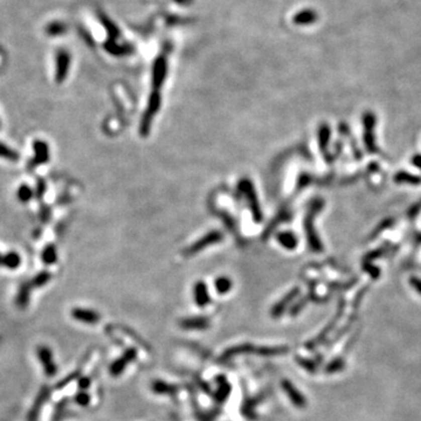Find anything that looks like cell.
<instances>
[{
  "mask_svg": "<svg viewBox=\"0 0 421 421\" xmlns=\"http://www.w3.org/2000/svg\"><path fill=\"white\" fill-rule=\"evenodd\" d=\"M21 259L20 255L16 252H10L4 255L3 258V266L10 269H16L20 266Z\"/></svg>",
  "mask_w": 421,
  "mask_h": 421,
  "instance_id": "cell-18",
  "label": "cell"
},
{
  "mask_svg": "<svg viewBox=\"0 0 421 421\" xmlns=\"http://www.w3.org/2000/svg\"><path fill=\"white\" fill-rule=\"evenodd\" d=\"M152 390L157 394H167V395H173L177 393L178 387L174 386V385L167 384L165 381L162 380H155L152 384Z\"/></svg>",
  "mask_w": 421,
  "mask_h": 421,
  "instance_id": "cell-16",
  "label": "cell"
},
{
  "mask_svg": "<svg viewBox=\"0 0 421 421\" xmlns=\"http://www.w3.org/2000/svg\"><path fill=\"white\" fill-rule=\"evenodd\" d=\"M221 240H223V234H221L219 231L211 232V233L206 234L205 237H202L200 240L195 241L193 245H191L190 247L185 249V255L197 254L198 252H200L206 247H208V246L217 244V242H219Z\"/></svg>",
  "mask_w": 421,
  "mask_h": 421,
  "instance_id": "cell-4",
  "label": "cell"
},
{
  "mask_svg": "<svg viewBox=\"0 0 421 421\" xmlns=\"http://www.w3.org/2000/svg\"><path fill=\"white\" fill-rule=\"evenodd\" d=\"M159 108H160V94L158 92V90H153L152 94L150 95L148 108H146L145 114L142 120L140 133L143 135V136H146V135L149 134L150 126H151V121L153 117H155L157 112L159 110Z\"/></svg>",
  "mask_w": 421,
  "mask_h": 421,
  "instance_id": "cell-3",
  "label": "cell"
},
{
  "mask_svg": "<svg viewBox=\"0 0 421 421\" xmlns=\"http://www.w3.org/2000/svg\"><path fill=\"white\" fill-rule=\"evenodd\" d=\"M51 279V275H49L48 273H40L38 276H35V279L32 281V283H33L35 287H41V285H44L47 283V282Z\"/></svg>",
  "mask_w": 421,
  "mask_h": 421,
  "instance_id": "cell-27",
  "label": "cell"
},
{
  "mask_svg": "<svg viewBox=\"0 0 421 421\" xmlns=\"http://www.w3.org/2000/svg\"><path fill=\"white\" fill-rule=\"evenodd\" d=\"M232 285H233V283H232L231 279H228L227 276H219L214 281V287H216L217 291L221 295L227 294L232 289Z\"/></svg>",
  "mask_w": 421,
  "mask_h": 421,
  "instance_id": "cell-19",
  "label": "cell"
},
{
  "mask_svg": "<svg viewBox=\"0 0 421 421\" xmlns=\"http://www.w3.org/2000/svg\"><path fill=\"white\" fill-rule=\"evenodd\" d=\"M89 385H90V379H89V378H82V379L78 381V386H80L82 390H83V388H88Z\"/></svg>",
  "mask_w": 421,
  "mask_h": 421,
  "instance_id": "cell-29",
  "label": "cell"
},
{
  "mask_svg": "<svg viewBox=\"0 0 421 421\" xmlns=\"http://www.w3.org/2000/svg\"><path fill=\"white\" fill-rule=\"evenodd\" d=\"M42 260L47 265H52V263H54L58 260V254H56L54 246H48V247L45 248L44 253H42Z\"/></svg>",
  "mask_w": 421,
  "mask_h": 421,
  "instance_id": "cell-23",
  "label": "cell"
},
{
  "mask_svg": "<svg viewBox=\"0 0 421 421\" xmlns=\"http://www.w3.org/2000/svg\"><path fill=\"white\" fill-rule=\"evenodd\" d=\"M239 188H240V191L246 195V199H247L249 207H251L254 220L256 221V223H260L263 217H262L261 209H260L258 198H256L254 186H253L251 180L242 179L240 183H239Z\"/></svg>",
  "mask_w": 421,
  "mask_h": 421,
  "instance_id": "cell-2",
  "label": "cell"
},
{
  "mask_svg": "<svg viewBox=\"0 0 421 421\" xmlns=\"http://www.w3.org/2000/svg\"><path fill=\"white\" fill-rule=\"evenodd\" d=\"M71 316L74 317V320L87 324H96L101 320V316H99L98 312L94 311V310L82 308H75L71 310Z\"/></svg>",
  "mask_w": 421,
  "mask_h": 421,
  "instance_id": "cell-9",
  "label": "cell"
},
{
  "mask_svg": "<svg viewBox=\"0 0 421 421\" xmlns=\"http://www.w3.org/2000/svg\"><path fill=\"white\" fill-rule=\"evenodd\" d=\"M32 195H33V191H32L31 187L27 186V185H23V186H20L19 190H18V199L23 202L31 200Z\"/></svg>",
  "mask_w": 421,
  "mask_h": 421,
  "instance_id": "cell-26",
  "label": "cell"
},
{
  "mask_svg": "<svg viewBox=\"0 0 421 421\" xmlns=\"http://www.w3.org/2000/svg\"><path fill=\"white\" fill-rule=\"evenodd\" d=\"M167 65L166 60L164 58H158L155 61L152 70V85L155 90H158L163 85V82L166 77Z\"/></svg>",
  "mask_w": 421,
  "mask_h": 421,
  "instance_id": "cell-6",
  "label": "cell"
},
{
  "mask_svg": "<svg viewBox=\"0 0 421 421\" xmlns=\"http://www.w3.org/2000/svg\"><path fill=\"white\" fill-rule=\"evenodd\" d=\"M296 362H297L299 365L302 367H304L306 371H309V372L311 373H315L317 371V364L315 362H312V360H309L306 358H303V357H296Z\"/></svg>",
  "mask_w": 421,
  "mask_h": 421,
  "instance_id": "cell-25",
  "label": "cell"
},
{
  "mask_svg": "<svg viewBox=\"0 0 421 421\" xmlns=\"http://www.w3.org/2000/svg\"><path fill=\"white\" fill-rule=\"evenodd\" d=\"M180 327L185 330H205L209 327V321L206 317H188L181 320Z\"/></svg>",
  "mask_w": 421,
  "mask_h": 421,
  "instance_id": "cell-10",
  "label": "cell"
},
{
  "mask_svg": "<svg viewBox=\"0 0 421 421\" xmlns=\"http://www.w3.org/2000/svg\"><path fill=\"white\" fill-rule=\"evenodd\" d=\"M136 358H137L136 349H134V348L128 349V350H126V352L123 353V356L121 357V358L115 360V362L112 364V366H110V374L114 377L120 376V374L126 370L128 364L134 362Z\"/></svg>",
  "mask_w": 421,
  "mask_h": 421,
  "instance_id": "cell-5",
  "label": "cell"
},
{
  "mask_svg": "<svg viewBox=\"0 0 421 421\" xmlns=\"http://www.w3.org/2000/svg\"><path fill=\"white\" fill-rule=\"evenodd\" d=\"M3 258L4 255H0V266H3Z\"/></svg>",
  "mask_w": 421,
  "mask_h": 421,
  "instance_id": "cell-30",
  "label": "cell"
},
{
  "mask_svg": "<svg viewBox=\"0 0 421 421\" xmlns=\"http://www.w3.org/2000/svg\"><path fill=\"white\" fill-rule=\"evenodd\" d=\"M28 298H30V285L27 283L23 284L20 287V290L18 292L17 296V303L18 305L25 306L28 303Z\"/></svg>",
  "mask_w": 421,
  "mask_h": 421,
  "instance_id": "cell-21",
  "label": "cell"
},
{
  "mask_svg": "<svg viewBox=\"0 0 421 421\" xmlns=\"http://www.w3.org/2000/svg\"><path fill=\"white\" fill-rule=\"evenodd\" d=\"M193 297L194 302L197 303L199 306H206L211 301L209 294L207 285H206L204 282H197L193 287Z\"/></svg>",
  "mask_w": 421,
  "mask_h": 421,
  "instance_id": "cell-11",
  "label": "cell"
},
{
  "mask_svg": "<svg viewBox=\"0 0 421 421\" xmlns=\"http://www.w3.org/2000/svg\"><path fill=\"white\" fill-rule=\"evenodd\" d=\"M282 388H283V391L285 392V394L288 395L289 399H290L292 404L296 407L298 408H303L306 406V400L305 398L303 397V394L299 392L297 388H296L294 385H292L291 381L289 380H282Z\"/></svg>",
  "mask_w": 421,
  "mask_h": 421,
  "instance_id": "cell-7",
  "label": "cell"
},
{
  "mask_svg": "<svg viewBox=\"0 0 421 421\" xmlns=\"http://www.w3.org/2000/svg\"><path fill=\"white\" fill-rule=\"evenodd\" d=\"M344 367H345L344 360L342 358H337V359H334L333 362H330L329 364H328V365L326 366V369H324V371H326L327 373L331 374V373L340 372V371L344 370Z\"/></svg>",
  "mask_w": 421,
  "mask_h": 421,
  "instance_id": "cell-22",
  "label": "cell"
},
{
  "mask_svg": "<svg viewBox=\"0 0 421 421\" xmlns=\"http://www.w3.org/2000/svg\"><path fill=\"white\" fill-rule=\"evenodd\" d=\"M107 51H108L110 54H114L116 56H123L133 52V48H131L130 46H120L113 44L112 47H107Z\"/></svg>",
  "mask_w": 421,
  "mask_h": 421,
  "instance_id": "cell-24",
  "label": "cell"
},
{
  "mask_svg": "<svg viewBox=\"0 0 421 421\" xmlns=\"http://www.w3.org/2000/svg\"><path fill=\"white\" fill-rule=\"evenodd\" d=\"M216 379L218 381V390L216 392V394H214V398H216V400L218 402H220L221 404V402L226 401L227 398L230 397L231 385L224 376H218Z\"/></svg>",
  "mask_w": 421,
  "mask_h": 421,
  "instance_id": "cell-12",
  "label": "cell"
},
{
  "mask_svg": "<svg viewBox=\"0 0 421 421\" xmlns=\"http://www.w3.org/2000/svg\"><path fill=\"white\" fill-rule=\"evenodd\" d=\"M297 294H298L297 289H294V290L290 291V292H289V294L285 295L284 297L282 298L280 302H277L276 304L273 306L272 311H270V313H272V316L275 317V319H276V317L281 316L282 313L284 312V310L287 309V305L292 301V299H294L296 297V295H297Z\"/></svg>",
  "mask_w": 421,
  "mask_h": 421,
  "instance_id": "cell-14",
  "label": "cell"
},
{
  "mask_svg": "<svg viewBox=\"0 0 421 421\" xmlns=\"http://www.w3.org/2000/svg\"><path fill=\"white\" fill-rule=\"evenodd\" d=\"M317 20V13L312 10H304L296 13L292 18V23L295 25H311Z\"/></svg>",
  "mask_w": 421,
  "mask_h": 421,
  "instance_id": "cell-15",
  "label": "cell"
},
{
  "mask_svg": "<svg viewBox=\"0 0 421 421\" xmlns=\"http://www.w3.org/2000/svg\"><path fill=\"white\" fill-rule=\"evenodd\" d=\"M277 240H279L281 246H283L287 249H294L297 246V240H296L295 235L290 232H282L277 235Z\"/></svg>",
  "mask_w": 421,
  "mask_h": 421,
  "instance_id": "cell-17",
  "label": "cell"
},
{
  "mask_svg": "<svg viewBox=\"0 0 421 421\" xmlns=\"http://www.w3.org/2000/svg\"><path fill=\"white\" fill-rule=\"evenodd\" d=\"M33 149H34V157H33V162H32L33 165H41V164H45L48 162L49 146L47 143L41 140L35 141L33 144Z\"/></svg>",
  "mask_w": 421,
  "mask_h": 421,
  "instance_id": "cell-8",
  "label": "cell"
},
{
  "mask_svg": "<svg viewBox=\"0 0 421 421\" xmlns=\"http://www.w3.org/2000/svg\"><path fill=\"white\" fill-rule=\"evenodd\" d=\"M39 357H40L41 363L44 364V367L48 376H54L56 372V366L53 363L52 352L48 348H40L39 349Z\"/></svg>",
  "mask_w": 421,
  "mask_h": 421,
  "instance_id": "cell-13",
  "label": "cell"
},
{
  "mask_svg": "<svg viewBox=\"0 0 421 421\" xmlns=\"http://www.w3.org/2000/svg\"><path fill=\"white\" fill-rule=\"evenodd\" d=\"M0 158L10 160V162H17L18 158H19V155L12 148H10L9 145L0 142Z\"/></svg>",
  "mask_w": 421,
  "mask_h": 421,
  "instance_id": "cell-20",
  "label": "cell"
},
{
  "mask_svg": "<svg viewBox=\"0 0 421 421\" xmlns=\"http://www.w3.org/2000/svg\"><path fill=\"white\" fill-rule=\"evenodd\" d=\"M289 351L288 347H256V345L253 344H240L237 345V347H232L227 349L223 355H221L220 359L221 360H228L233 358L234 356L242 355V353H258L260 356L265 357H270V356H277L282 355V353H285Z\"/></svg>",
  "mask_w": 421,
  "mask_h": 421,
  "instance_id": "cell-1",
  "label": "cell"
},
{
  "mask_svg": "<svg viewBox=\"0 0 421 421\" xmlns=\"http://www.w3.org/2000/svg\"><path fill=\"white\" fill-rule=\"evenodd\" d=\"M75 400L78 405L81 406H87L89 404V401H90V397L87 393H78L76 397H75Z\"/></svg>",
  "mask_w": 421,
  "mask_h": 421,
  "instance_id": "cell-28",
  "label": "cell"
}]
</instances>
